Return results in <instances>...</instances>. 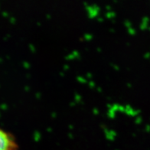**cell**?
<instances>
[{
    "label": "cell",
    "instance_id": "1",
    "mask_svg": "<svg viewBox=\"0 0 150 150\" xmlns=\"http://www.w3.org/2000/svg\"><path fill=\"white\" fill-rule=\"evenodd\" d=\"M18 149L15 136L0 129V150H18Z\"/></svg>",
    "mask_w": 150,
    "mask_h": 150
}]
</instances>
